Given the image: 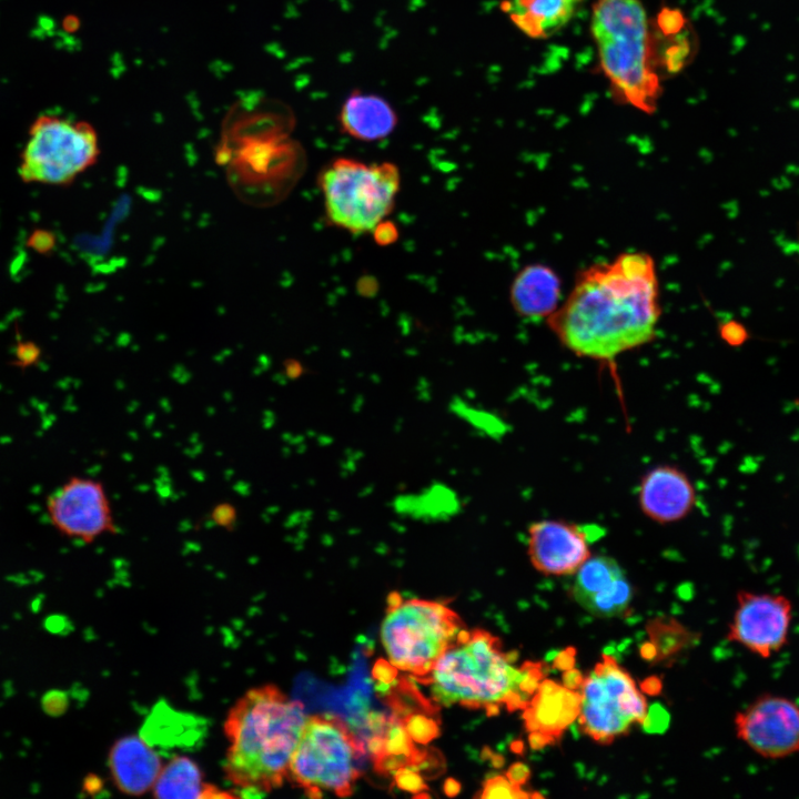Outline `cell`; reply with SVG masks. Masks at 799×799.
<instances>
[{
	"mask_svg": "<svg viewBox=\"0 0 799 799\" xmlns=\"http://www.w3.org/2000/svg\"><path fill=\"white\" fill-rule=\"evenodd\" d=\"M660 314L656 263L631 251L583 269L546 321L572 353L610 361L654 340Z\"/></svg>",
	"mask_w": 799,
	"mask_h": 799,
	"instance_id": "cell-1",
	"label": "cell"
},
{
	"mask_svg": "<svg viewBox=\"0 0 799 799\" xmlns=\"http://www.w3.org/2000/svg\"><path fill=\"white\" fill-rule=\"evenodd\" d=\"M307 716L275 685L249 689L229 710L223 771L244 797L264 796L287 779Z\"/></svg>",
	"mask_w": 799,
	"mask_h": 799,
	"instance_id": "cell-2",
	"label": "cell"
},
{
	"mask_svg": "<svg viewBox=\"0 0 799 799\" xmlns=\"http://www.w3.org/2000/svg\"><path fill=\"white\" fill-rule=\"evenodd\" d=\"M543 664L516 665V657L503 650L499 639L483 629H464L435 663L422 682L443 706L461 705L485 709L523 710L544 677Z\"/></svg>",
	"mask_w": 799,
	"mask_h": 799,
	"instance_id": "cell-3",
	"label": "cell"
},
{
	"mask_svg": "<svg viewBox=\"0 0 799 799\" xmlns=\"http://www.w3.org/2000/svg\"><path fill=\"white\" fill-rule=\"evenodd\" d=\"M590 30L599 63L623 103L653 113L660 95L654 68V42L640 0H597Z\"/></svg>",
	"mask_w": 799,
	"mask_h": 799,
	"instance_id": "cell-4",
	"label": "cell"
},
{
	"mask_svg": "<svg viewBox=\"0 0 799 799\" xmlns=\"http://www.w3.org/2000/svg\"><path fill=\"white\" fill-rule=\"evenodd\" d=\"M400 186V170L391 162L337 158L318 175L328 222L352 234L374 231L393 210Z\"/></svg>",
	"mask_w": 799,
	"mask_h": 799,
	"instance_id": "cell-5",
	"label": "cell"
},
{
	"mask_svg": "<svg viewBox=\"0 0 799 799\" xmlns=\"http://www.w3.org/2000/svg\"><path fill=\"white\" fill-rule=\"evenodd\" d=\"M395 598L390 596L381 641L391 665L421 679L457 640L463 623L439 603Z\"/></svg>",
	"mask_w": 799,
	"mask_h": 799,
	"instance_id": "cell-6",
	"label": "cell"
},
{
	"mask_svg": "<svg viewBox=\"0 0 799 799\" xmlns=\"http://www.w3.org/2000/svg\"><path fill=\"white\" fill-rule=\"evenodd\" d=\"M362 744L347 725L333 715L307 717L290 761L287 780L309 797L323 792L347 797L361 772Z\"/></svg>",
	"mask_w": 799,
	"mask_h": 799,
	"instance_id": "cell-7",
	"label": "cell"
},
{
	"mask_svg": "<svg viewBox=\"0 0 799 799\" xmlns=\"http://www.w3.org/2000/svg\"><path fill=\"white\" fill-rule=\"evenodd\" d=\"M216 161L226 166L234 192L245 202L266 205L282 199L302 170V152L287 132L220 144Z\"/></svg>",
	"mask_w": 799,
	"mask_h": 799,
	"instance_id": "cell-8",
	"label": "cell"
},
{
	"mask_svg": "<svg viewBox=\"0 0 799 799\" xmlns=\"http://www.w3.org/2000/svg\"><path fill=\"white\" fill-rule=\"evenodd\" d=\"M99 153L90 123L44 114L28 131L18 173L24 183L65 186L91 168Z\"/></svg>",
	"mask_w": 799,
	"mask_h": 799,
	"instance_id": "cell-9",
	"label": "cell"
},
{
	"mask_svg": "<svg viewBox=\"0 0 799 799\" xmlns=\"http://www.w3.org/2000/svg\"><path fill=\"white\" fill-rule=\"evenodd\" d=\"M579 688V728L599 745H610L647 719L646 697L613 656L603 655Z\"/></svg>",
	"mask_w": 799,
	"mask_h": 799,
	"instance_id": "cell-10",
	"label": "cell"
},
{
	"mask_svg": "<svg viewBox=\"0 0 799 799\" xmlns=\"http://www.w3.org/2000/svg\"><path fill=\"white\" fill-rule=\"evenodd\" d=\"M50 524L62 536L92 544L115 535L119 526L104 484L93 477L72 475L45 499Z\"/></svg>",
	"mask_w": 799,
	"mask_h": 799,
	"instance_id": "cell-11",
	"label": "cell"
},
{
	"mask_svg": "<svg viewBox=\"0 0 799 799\" xmlns=\"http://www.w3.org/2000/svg\"><path fill=\"white\" fill-rule=\"evenodd\" d=\"M793 604L780 593L741 589L726 639L750 654L769 659L789 643Z\"/></svg>",
	"mask_w": 799,
	"mask_h": 799,
	"instance_id": "cell-12",
	"label": "cell"
},
{
	"mask_svg": "<svg viewBox=\"0 0 799 799\" xmlns=\"http://www.w3.org/2000/svg\"><path fill=\"white\" fill-rule=\"evenodd\" d=\"M736 737L767 760L799 754V702L791 697L762 692L734 717Z\"/></svg>",
	"mask_w": 799,
	"mask_h": 799,
	"instance_id": "cell-13",
	"label": "cell"
},
{
	"mask_svg": "<svg viewBox=\"0 0 799 799\" xmlns=\"http://www.w3.org/2000/svg\"><path fill=\"white\" fill-rule=\"evenodd\" d=\"M596 526H580L559 519H542L529 525L527 554L534 568L546 576L573 575L591 556Z\"/></svg>",
	"mask_w": 799,
	"mask_h": 799,
	"instance_id": "cell-14",
	"label": "cell"
},
{
	"mask_svg": "<svg viewBox=\"0 0 799 799\" xmlns=\"http://www.w3.org/2000/svg\"><path fill=\"white\" fill-rule=\"evenodd\" d=\"M574 575L570 595L588 614L598 618L630 614L633 586L616 559L590 556Z\"/></svg>",
	"mask_w": 799,
	"mask_h": 799,
	"instance_id": "cell-15",
	"label": "cell"
},
{
	"mask_svg": "<svg viewBox=\"0 0 799 799\" xmlns=\"http://www.w3.org/2000/svg\"><path fill=\"white\" fill-rule=\"evenodd\" d=\"M641 512L659 524H670L685 518L696 503L695 487L689 477L671 465L649 469L638 487Z\"/></svg>",
	"mask_w": 799,
	"mask_h": 799,
	"instance_id": "cell-16",
	"label": "cell"
},
{
	"mask_svg": "<svg viewBox=\"0 0 799 799\" xmlns=\"http://www.w3.org/2000/svg\"><path fill=\"white\" fill-rule=\"evenodd\" d=\"M580 695L552 680L540 681L524 710L533 746H545L578 717Z\"/></svg>",
	"mask_w": 799,
	"mask_h": 799,
	"instance_id": "cell-17",
	"label": "cell"
},
{
	"mask_svg": "<svg viewBox=\"0 0 799 799\" xmlns=\"http://www.w3.org/2000/svg\"><path fill=\"white\" fill-rule=\"evenodd\" d=\"M108 762L115 787L130 796H140L152 789L163 767L161 757L135 735L117 740L110 749Z\"/></svg>",
	"mask_w": 799,
	"mask_h": 799,
	"instance_id": "cell-18",
	"label": "cell"
},
{
	"mask_svg": "<svg viewBox=\"0 0 799 799\" xmlns=\"http://www.w3.org/2000/svg\"><path fill=\"white\" fill-rule=\"evenodd\" d=\"M562 281L548 265L533 263L522 267L509 287V301L524 320H547L559 307Z\"/></svg>",
	"mask_w": 799,
	"mask_h": 799,
	"instance_id": "cell-19",
	"label": "cell"
},
{
	"mask_svg": "<svg viewBox=\"0 0 799 799\" xmlns=\"http://www.w3.org/2000/svg\"><path fill=\"white\" fill-rule=\"evenodd\" d=\"M397 114L384 99L353 91L344 101L338 122L342 131L362 142L381 141L397 125Z\"/></svg>",
	"mask_w": 799,
	"mask_h": 799,
	"instance_id": "cell-20",
	"label": "cell"
},
{
	"mask_svg": "<svg viewBox=\"0 0 799 799\" xmlns=\"http://www.w3.org/2000/svg\"><path fill=\"white\" fill-rule=\"evenodd\" d=\"M583 0H505L502 9L526 36L545 39L565 27Z\"/></svg>",
	"mask_w": 799,
	"mask_h": 799,
	"instance_id": "cell-21",
	"label": "cell"
},
{
	"mask_svg": "<svg viewBox=\"0 0 799 799\" xmlns=\"http://www.w3.org/2000/svg\"><path fill=\"white\" fill-rule=\"evenodd\" d=\"M152 790L156 798L236 797L205 782L199 765L185 756H175L162 767Z\"/></svg>",
	"mask_w": 799,
	"mask_h": 799,
	"instance_id": "cell-22",
	"label": "cell"
},
{
	"mask_svg": "<svg viewBox=\"0 0 799 799\" xmlns=\"http://www.w3.org/2000/svg\"><path fill=\"white\" fill-rule=\"evenodd\" d=\"M646 633L648 650L646 649L647 653L643 656L655 663L670 659L700 640L699 633L670 616H656L649 619L646 624Z\"/></svg>",
	"mask_w": 799,
	"mask_h": 799,
	"instance_id": "cell-23",
	"label": "cell"
},
{
	"mask_svg": "<svg viewBox=\"0 0 799 799\" xmlns=\"http://www.w3.org/2000/svg\"><path fill=\"white\" fill-rule=\"evenodd\" d=\"M482 798H530L520 786L513 783L507 777L497 775L488 778L483 785Z\"/></svg>",
	"mask_w": 799,
	"mask_h": 799,
	"instance_id": "cell-24",
	"label": "cell"
},
{
	"mask_svg": "<svg viewBox=\"0 0 799 799\" xmlns=\"http://www.w3.org/2000/svg\"><path fill=\"white\" fill-rule=\"evenodd\" d=\"M209 519L219 528L232 530L239 523V510L231 502L223 500L211 507Z\"/></svg>",
	"mask_w": 799,
	"mask_h": 799,
	"instance_id": "cell-25",
	"label": "cell"
},
{
	"mask_svg": "<svg viewBox=\"0 0 799 799\" xmlns=\"http://www.w3.org/2000/svg\"><path fill=\"white\" fill-rule=\"evenodd\" d=\"M411 738L417 742H427L433 739L438 730L433 719L426 718L421 715H415L407 718L405 724Z\"/></svg>",
	"mask_w": 799,
	"mask_h": 799,
	"instance_id": "cell-26",
	"label": "cell"
},
{
	"mask_svg": "<svg viewBox=\"0 0 799 799\" xmlns=\"http://www.w3.org/2000/svg\"><path fill=\"white\" fill-rule=\"evenodd\" d=\"M719 335L730 346H741L749 338L748 328L737 320H728L719 325Z\"/></svg>",
	"mask_w": 799,
	"mask_h": 799,
	"instance_id": "cell-27",
	"label": "cell"
},
{
	"mask_svg": "<svg viewBox=\"0 0 799 799\" xmlns=\"http://www.w3.org/2000/svg\"><path fill=\"white\" fill-rule=\"evenodd\" d=\"M27 245L40 254H49L55 246V236L47 230L33 231L27 240Z\"/></svg>",
	"mask_w": 799,
	"mask_h": 799,
	"instance_id": "cell-28",
	"label": "cell"
},
{
	"mask_svg": "<svg viewBox=\"0 0 799 799\" xmlns=\"http://www.w3.org/2000/svg\"><path fill=\"white\" fill-rule=\"evenodd\" d=\"M395 781L403 790L417 791L425 788V785L417 772L408 770L407 768H400V770L395 773Z\"/></svg>",
	"mask_w": 799,
	"mask_h": 799,
	"instance_id": "cell-29",
	"label": "cell"
},
{
	"mask_svg": "<svg viewBox=\"0 0 799 799\" xmlns=\"http://www.w3.org/2000/svg\"><path fill=\"white\" fill-rule=\"evenodd\" d=\"M39 348L30 342L19 343L16 352L18 365L28 366L39 357Z\"/></svg>",
	"mask_w": 799,
	"mask_h": 799,
	"instance_id": "cell-30",
	"label": "cell"
},
{
	"mask_svg": "<svg viewBox=\"0 0 799 799\" xmlns=\"http://www.w3.org/2000/svg\"><path fill=\"white\" fill-rule=\"evenodd\" d=\"M506 777L513 783L522 787L529 779L530 770L526 765H524L522 762H516L509 767V769L506 772Z\"/></svg>",
	"mask_w": 799,
	"mask_h": 799,
	"instance_id": "cell-31",
	"label": "cell"
}]
</instances>
